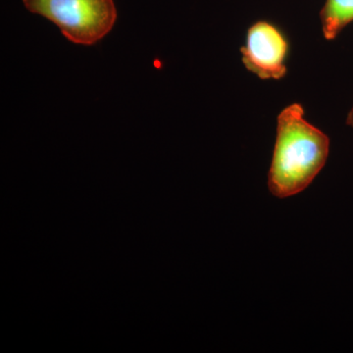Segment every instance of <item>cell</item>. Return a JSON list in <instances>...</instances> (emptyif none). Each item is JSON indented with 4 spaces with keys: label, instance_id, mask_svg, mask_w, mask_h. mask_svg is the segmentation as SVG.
I'll use <instances>...</instances> for the list:
<instances>
[{
    "label": "cell",
    "instance_id": "obj_1",
    "mask_svg": "<svg viewBox=\"0 0 353 353\" xmlns=\"http://www.w3.org/2000/svg\"><path fill=\"white\" fill-rule=\"evenodd\" d=\"M329 152V137L304 118L301 104L283 109L268 173L272 196L288 199L303 192L321 172Z\"/></svg>",
    "mask_w": 353,
    "mask_h": 353
},
{
    "label": "cell",
    "instance_id": "obj_2",
    "mask_svg": "<svg viewBox=\"0 0 353 353\" xmlns=\"http://www.w3.org/2000/svg\"><path fill=\"white\" fill-rule=\"evenodd\" d=\"M31 13L57 26L77 44L92 46L108 36L117 20L114 0H23Z\"/></svg>",
    "mask_w": 353,
    "mask_h": 353
},
{
    "label": "cell",
    "instance_id": "obj_3",
    "mask_svg": "<svg viewBox=\"0 0 353 353\" xmlns=\"http://www.w3.org/2000/svg\"><path fill=\"white\" fill-rule=\"evenodd\" d=\"M289 46L275 26L259 21L248 29L241 48V61L262 80H280L287 74L285 61Z\"/></svg>",
    "mask_w": 353,
    "mask_h": 353
},
{
    "label": "cell",
    "instance_id": "obj_4",
    "mask_svg": "<svg viewBox=\"0 0 353 353\" xmlns=\"http://www.w3.org/2000/svg\"><path fill=\"white\" fill-rule=\"evenodd\" d=\"M320 19L324 38L333 41L353 22V0H326Z\"/></svg>",
    "mask_w": 353,
    "mask_h": 353
},
{
    "label": "cell",
    "instance_id": "obj_5",
    "mask_svg": "<svg viewBox=\"0 0 353 353\" xmlns=\"http://www.w3.org/2000/svg\"><path fill=\"white\" fill-rule=\"evenodd\" d=\"M347 123L348 126L352 127L353 129V108L352 110L350 111V113H348Z\"/></svg>",
    "mask_w": 353,
    "mask_h": 353
}]
</instances>
